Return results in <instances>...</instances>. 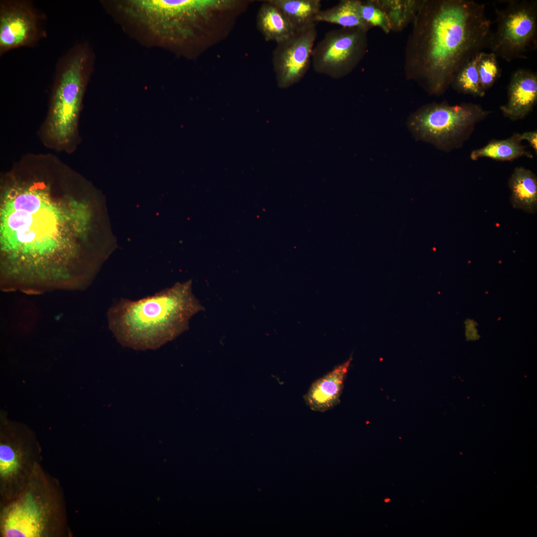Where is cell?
<instances>
[{
	"label": "cell",
	"instance_id": "obj_2",
	"mask_svg": "<svg viewBox=\"0 0 537 537\" xmlns=\"http://www.w3.org/2000/svg\"><path fill=\"white\" fill-rule=\"evenodd\" d=\"M107 12L146 46L198 57L223 41L246 10V0H104Z\"/></svg>",
	"mask_w": 537,
	"mask_h": 537
},
{
	"label": "cell",
	"instance_id": "obj_8",
	"mask_svg": "<svg viewBox=\"0 0 537 537\" xmlns=\"http://www.w3.org/2000/svg\"><path fill=\"white\" fill-rule=\"evenodd\" d=\"M42 449L26 425L0 414V504L15 498L41 464Z\"/></svg>",
	"mask_w": 537,
	"mask_h": 537
},
{
	"label": "cell",
	"instance_id": "obj_15",
	"mask_svg": "<svg viewBox=\"0 0 537 537\" xmlns=\"http://www.w3.org/2000/svg\"><path fill=\"white\" fill-rule=\"evenodd\" d=\"M513 207L534 214L537 208V178L530 170L517 167L508 181Z\"/></svg>",
	"mask_w": 537,
	"mask_h": 537
},
{
	"label": "cell",
	"instance_id": "obj_16",
	"mask_svg": "<svg viewBox=\"0 0 537 537\" xmlns=\"http://www.w3.org/2000/svg\"><path fill=\"white\" fill-rule=\"evenodd\" d=\"M257 25L266 41L277 44L288 38L296 30L284 13L270 0L265 1L259 8Z\"/></svg>",
	"mask_w": 537,
	"mask_h": 537
},
{
	"label": "cell",
	"instance_id": "obj_7",
	"mask_svg": "<svg viewBox=\"0 0 537 537\" xmlns=\"http://www.w3.org/2000/svg\"><path fill=\"white\" fill-rule=\"evenodd\" d=\"M491 112L471 102L453 105L433 103L411 114L407 127L417 140L449 152L462 147L475 126Z\"/></svg>",
	"mask_w": 537,
	"mask_h": 537
},
{
	"label": "cell",
	"instance_id": "obj_17",
	"mask_svg": "<svg viewBox=\"0 0 537 537\" xmlns=\"http://www.w3.org/2000/svg\"><path fill=\"white\" fill-rule=\"evenodd\" d=\"M519 133L503 140H492L479 149L473 150L470 158L473 161L481 158H488L502 161H511L521 157L533 158V155L522 145Z\"/></svg>",
	"mask_w": 537,
	"mask_h": 537
},
{
	"label": "cell",
	"instance_id": "obj_9",
	"mask_svg": "<svg viewBox=\"0 0 537 537\" xmlns=\"http://www.w3.org/2000/svg\"><path fill=\"white\" fill-rule=\"evenodd\" d=\"M503 9L495 8L497 28L489 48L497 57L511 62L526 57L537 47V1L510 0Z\"/></svg>",
	"mask_w": 537,
	"mask_h": 537
},
{
	"label": "cell",
	"instance_id": "obj_1",
	"mask_svg": "<svg viewBox=\"0 0 537 537\" xmlns=\"http://www.w3.org/2000/svg\"><path fill=\"white\" fill-rule=\"evenodd\" d=\"M78 179L43 169L14 170L2 178L3 290L39 294L89 286L100 262L89 253L94 212Z\"/></svg>",
	"mask_w": 537,
	"mask_h": 537
},
{
	"label": "cell",
	"instance_id": "obj_4",
	"mask_svg": "<svg viewBox=\"0 0 537 537\" xmlns=\"http://www.w3.org/2000/svg\"><path fill=\"white\" fill-rule=\"evenodd\" d=\"M203 309L189 280L137 300L122 298L109 308L107 319L123 346L155 350L187 330L190 318Z\"/></svg>",
	"mask_w": 537,
	"mask_h": 537
},
{
	"label": "cell",
	"instance_id": "obj_6",
	"mask_svg": "<svg viewBox=\"0 0 537 537\" xmlns=\"http://www.w3.org/2000/svg\"><path fill=\"white\" fill-rule=\"evenodd\" d=\"M94 59L90 46L83 42L73 46L58 62L46 125L48 138L57 147H68L76 138Z\"/></svg>",
	"mask_w": 537,
	"mask_h": 537
},
{
	"label": "cell",
	"instance_id": "obj_20",
	"mask_svg": "<svg viewBox=\"0 0 537 537\" xmlns=\"http://www.w3.org/2000/svg\"><path fill=\"white\" fill-rule=\"evenodd\" d=\"M450 86L457 92L475 97L485 94L481 90L477 70V55L463 66L454 77Z\"/></svg>",
	"mask_w": 537,
	"mask_h": 537
},
{
	"label": "cell",
	"instance_id": "obj_19",
	"mask_svg": "<svg viewBox=\"0 0 537 537\" xmlns=\"http://www.w3.org/2000/svg\"><path fill=\"white\" fill-rule=\"evenodd\" d=\"M284 13L295 29L316 24L320 0H270Z\"/></svg>",
	"mask_w": 537,
	"mask_h": 537
},
{
	"label": "cell",
	"instance_id": "obj_10",
	"mask_svg": "<svg viewBox=\"0 0 537 537\" xmlns=\"http://www.w3.org/2000/svg\"><path fill=\"white\" fill-rule=\"evenodd\" d=\"M365 32L358 28H344L326 33L313 50L314 71L334 79L348 74L363 55Z\"/></svg>",
	"mask_w": 537,
	"mask_h": 537
},
{
	"label": "cell",
	"instance_id": "obj_5",
	"mask_svg": "<svg viewBox=\"0 0 537 537\" xmlns=\"http://www.w3.org/2000/svg\"><path fill=\"white\" fill-rule=\"evenodd\" d=\"M66 500L59 481L38 465L22 491L0 504L1 537H68Z\"/></svg>",
	"mask_w": 537,
	"mask_h": 537
},
{
	"label": "cell",
	"instance_id": "obj_23",
	"mask_svg": "<svg viewBox=\"0 0 537 537\" xmlns=\"http://www.w3.org/2000/svg\"><path fill=\"white\" fill-rule=\"evenodd\" d=\"M519 138L520 141L526 140L530 145L534 149L536 154H537V130L528 131L522 134L519 133Z\"/></svg>",
	"mask_w": 537,
	"mask_h": 537
},
{
	"label": "cell",
	"instance_id": "obj_13",
	"mask_svg": "<svg viewBox=\"0 0 537 537\" xmlns=\"http://www.w3.org/2000/svg\"><path fill=\"white\" fill-rule=\"evenodd\" d=\"M537 102V74L519 69L512 75L508 88L506 102L500 107L504 117L516 121L529 114Z\"/></svg>",
	"mask_w": 537,
	"mask_h": 537
},
{
	"label": "cell",
	"instance_id": "obj_21",
	"mask_svg": "<svg viewBox=\"0 0 537 537\" xmlns=\"http://www.w3.org/2000/svg\"><path fill=\"white\" fill-rule=\"evenodd\" d=\"M477 70L481 90L486 93L501 75L497 56L493 52L481 51L479 53L477 54Z\"/></svg>",
	"mask_w": 537,
	"mask_h": 537
},
{
	"label": "cell",
	"instance_id": "obj_14",
	"mask_svg": "<svg viewBox=\"0 0 537 537\" xmlns=\"http://www.w3.org/2000/svg\"><path fill=\"white\" fill-rule=\"evenodd\" d=\"M352 360L351 357L311 384L304 396L306 404L311 410L323 412L339 403Z\"/></svg>",
	"mask_w": 537,
	"mask_h": 537
},
{
	"label": "cell",
	"instance_id": "obj_24",
	"mask_svg": "<svg viewBox=\"0 0 537 537\" xmlns=\"http://www.w3.org/2000/svg\"><path fill=\"white\" fill-rule=\"evenodd\" d=\"M390 499H385L384 501H385V502H388L390 501Z\"/></svg>",
	"mask_w": 537,
	"mask_h": 537
},
{
	"label": "cell",
	"instance_id": "obj_12",
	"mask_svg": "<svg viewBox=\"0 0 537 537\" xmlns=\"http://www.w3.org/2000/svg\"><path fill=\"white\" fill-rule=\"evenodd\" d=\"M317 35L314 24L296 29L288 38L277 44L272 62L279 87L288 88L303 78L312 61Z\"/></svg>",
	"mask_w": 537,
	"mask_h": 537
},
{
	"label": "cell",
	"instance_id": "obj_3",
	"mask_svg": "<svg viewBox=\"0 0 537 537\" xmlns=\"http://www.w3.org/2000/svg\"><path fill=\"white\" fill-rule=\"evenodd\" d=\"M417 31V63L422 85L440 95L457 72L486 48L492 22L484 4L472 0L424 2Z\"/></svg>",
	"mask_w": 537,
	"mask_h": 537
},
{
	"label": "cell",
	"instance_id": "obj_18",
	"mask_svg": "<svg viewBox=\"0 0 537 537\" xmlns=\"http://www.w3.org/2000/svg\"><path fill=\"white\" fill-rule=\"evenodd\" d=\"M359 2L355 0H341L332 7L321 10L316 17V22H328L344 28H358L366 31L368 25L360 15Z\"/></svg>",
	"mask_w": 537,
	"mask_h": 537
},
{
	"label": "cell",
	"instance_id": "obj_11",
	"mask_svg": "<svg viewBox=\"0 0 537 537\" xmlns=\"http://www.w3.org/2000/svg\"><path fill=\"white\" fill-rule=\"evenodd\" d=\"M42 15L27 0L0 1V55L14 49L31 47L45 35Z\"/></svg>",
	"mask_w": 537,
	"mask_h": 537
},
{
	"label": "cell",
	"instance_id": "obj_22",
	"mask_svg": "<svg viewBox=\"0 0 537 537\" xmlns=\"http://www.w3.org/2000/svg\"><path fill=\"white\" fill-rule=\"evenodd\" d=\"M360 15L368 25L380 26L386 29L387 18L385 14L370 2H359Z\"/></svg>",
	"mask_w": 537,
	"mask_h": 537
}]
</instances>
